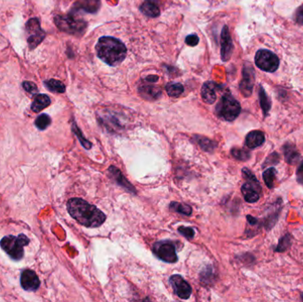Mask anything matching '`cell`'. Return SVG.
I'll return each instance as SVG.
<instances>
[{
    "label": "cell",
    "mask_w": 303,
    "mask_h": 302,
    "mask_svg": "<svg viewBox=\"0 0 303 302\" xmlns=\"http://www.w3.org/2000/svg\"><path fill=\"white\" fill-rule=\"evenodd\" d=\"M281 207H282V200L278 199V201H276L272 206L269 207L267 215L265 216L264 220H263V225L267 230H271L278 222V217L280 215Z\"/></svg>",
    "instance_id": "14"
},
{
    "label": "cell",
    "mask_w": 303,
    "mask_h": 302,
    "mask_svg": "<svg viewBox=\"0 0 303 302\" xmlns=\"http://www.w3.org/2000/svg\"><path fill=\"white\" fill-rule=\"evenodd\" d=\"M169 208L172 211H175L176 213L181 214L184 216H191L192 213V209L189 205L179 203V202H171L169 205Z\"/></svg>",
    "instance_id": "26"
},
{
    "label": "cell",
    "mask_w": 303,
    "mask_h": 302,
    "mask_svg": "<svg viewBox=\"0 0 303 302\" xmlns=\"http://www.w3.org/2000/svg\"><path fill=\"white\" fill-rule=\"evenodd\" d=\"M291 244H292V236L290 234H286L281 238L275 251L278 252V253L286 252L288 248L290 247Z\"/></svg>",
    "instance_id": "30"
},
{
    "label": "cell",
    "mask_w": 303,
    "mask_h": 302,
    "mask_svg": "<svg viewBox=\"0 0 303 302\" xmlns=\"http://www.w3.org/2000/svg\"><path fill=\"white\" fill-rule=\"evenodd\" d=\"M296 179L297 181L303 185V161L297 169Z\"/></svg>",
    "instance_id": "38"
},
{
    "label": "cell",
    "mask_w": 303,
    "mask_h": 302,
    "mask_svg": "<svg viewBox=\"0 0 303 302\" xmlns=\"http://www.w3.org/2000/svg\"><path fill=\"white\" fill-rule=\"evenodd\" d=\"M221 86L212 81H208L203 84L201 88V97L205 103L214 104L217 99V92L220 89Z\"/></svg>",
    "instance_id": "15"
},
{
    "label": "cell",
    "mask_w": 303,
    "mask_h": 302,
    "mask_svg": "<svg viewBox=\"0 0 303 302\" xmlns=\"http://www.w3.org/2000/svg\"><path fill=\"white\" fill-rule=\"evenodd\" d=\"M72 130H73L74 133L76 134V136L78 137V139H79L80 142L82 144V146H83L85 149H91L93 145H92V143H91L90 141H88L85 137H83L82 131H80L79 128L77 127V125L75 121H74L73 124H72Z\"/></svg>",
    "instance_id": "31"
},
{
    "label": "cell",
    "mask_w": 303,
    "mask_h": 302,
    "mask_svg": "<svg viewBox=\"0 0 303 302\" xmlns=\"http://www.w3.org/2000/svg\"><path fill=\"white\" fill-rule=\"evenodd\" d=\"M29 244V239L24 234L4 237L0 241V246L14 261L22 260L24 255V246Z\"/></svg>",
    "instance_id": "3"
},
{
    "label": "cell",
    "mask_w": 303,
    "mask_h": 302,
    "mask_svg": "<svg viewBox=\"0 0 303 302\" xmlns=\"http://www.w3.org/2000/svg\"><path fill=\"white\" fill-rule=\"evenodd\" d=\"M140 11L145 15L152 18L158 17L161 13L157 0H145L141 5Z\"/></svg>",
    "instance_id": "21"
},
{
    "label": "cell",
    "mask_w": 303,
    "mask_h": 302,
    "mask_svg": "<svg viewBox=\"0 0 303 302\" xmlns=\"http://www.w3.org/2000/svg\"><path fill=\"white\" fill-rule=\"evenodd\" d=\"M145 80L147 83H156L157 81L159 80V77H157V76H148V77H146Z\"/></svg>",
    "instance_id": "40"
},
{
    "label": "cell",
    "mask_w": 303,
    "mask_h": 302,
    "mask_svg": "<svg viewBox=\"0 0 303 302\" xmlns=\"http://www.w3.org/2000/svg\"><path fill=\"white\" fill-rule=\"evenodd\" d=\"M100 7V0H79L74 6V10H83L89 13H95Z\"/></svg>",
    "instance_id": "19"
},
{
    "label": "cell",
    "mask_w": 303,
    "mask_h": 302,
    "mask_svg": "<svg viewBox=\"0 0 303 302\" xmlns=\"http://www.w3.org/2000/svg\"><path fill=\"white\" fill-rule=\"evenodd\" d=\"M259 100H260V105L262 108L263 115H264V117H266L271 109V101L268 95L265 93L264 89L262 85L260 86V88H259Z\"/></svg>",
    "instance_id": "23"
},
{
    "label": "cell",
    "mask_w": 303,
    "mask_h": 302,
    "mask_svg": "<svg viewBox=\"0 0 303 302\" xmlns=\"http://www.w3.org/2000/svg\"><path fill=\"white\" fill-rule=\"evenodd\" d=\"M194 138L196 142L199 144V146L208 153H212L215 148L217 147V144L207 137H202V136H195Z\"/></svg>",
    "instance_id": "24"
},
{
    "label": "cell",
    "mask_w": 303,
    "mask_h": 302,
    "mask_svg": "<svg viewBox=\"0 0 303 302\" xmlns=\"http://www.w3.org/2000/svg\"><path fill=\"white\" fill-rule=\"evenodd\" d=\"M184 86L181 83H169L166 85V92L169 96L176 98L184 93Z\"/></svg>",
    "instance_id": "28"
},
{
    "label": "cell",
    "mask_w": 303,
    "mask_h": 302,
    "mask_svg": "<svg viewBox=\"0 0 303 302\" xmlns=\"http://www.w3.org/2000/svg\"><path fill=\"white\" fill-rule=\"evenodd\" d=\"M109 175L114 181H115L116 184L121 185V187L124 188L125 190H127L130 192L136 194L137 191L135 190V188L128 182L127 179H125L124 175L121 174L120 169L115 168L114 166H111L109 169Z\"/></svg>",
    "instance_id": "16"
},
{
    "label": "cell",
    "mask_w": 303,
    "mask_h": 302,
    "mask_svg": "<svg viewBox=\"0 0 303 302\" xmlns=\"http://www.w3.org/2000/svg\"><path fill=\"white\" fill-rule=\"evenodd\" d=\"M294 19L295 23L303 25V5L297 8L294 14Z\"/></svg>",
    "instance_id": "36"
},
{
    "label": "cell",
    "mask_w": 303,
    "mask_h": 302,
    "mask_svg": "<svg viewBox=\"0 0 303 302\" xmlns=\"http://www.w3.org/2000/svg\"><path fill=\"white\" fill-rule=\"evenodd\" d=\"M55 24L61 31L71 35H81L86 29L87 24L83 20L77 19L74 15H58L55 18Z\"/></svg>",
    "instance_id": "6"
},
{
    "label": "cell",
    "mask_w": 303,
    "mask_h": 302,
    "mask_svg": "<svg viewBox=\"0 0 303 302\" xmlns=\"http://www.w3.org/2000/svg\"><path fill=\"white\" fill-rule=\"evenodd\" d=\"M277 175V170L275 168H269L266 169L262 174V179L264 181L265 185L269 189H273L275 187V179Z\"/></svg>",
    "instance_id": "25"
},
{
    "label": "cell",
    "mask_w": 303,
    "mask_h": 302,
    "mask_svg": "<svg viewBox=\"0 0 303 302\" xmlns=\"http://www.w3.org/2000/svg\"><path fill=\"white\" fill-rule=\"evenodd\" d=\"M279 159H280V156L278 153L274 152V153H271L266 158L264 163L262 164V168H266V167L271 165H276V164L279 163Z\"/></svg>",
    "instance_id": "33"
},
{
    "label": "cell",
    "mask_w": 303,
    "mask_h": 302,
    "mask_svg": "<svg viewBox=\"0 0 303 302\" xmlns=\"http://www.w3.org/2000/svg\"><path fill=\"white\" fill-rule=\"evenodd\" d=\"M21 286L25 291L35 292L40 287V280L35 271L25 270L21 275Z\"/></svg>",
    "instance_id": "13"
},
{
    "label": "cell",
    "mask_w": 303,
    "mask_h": 302,
    "mask_svg": "<svg viewBox=\"0 0 303 302\" xmlns=\"http://www.w3.org/2000/svg\"><path fill=\"white\" fill-rule=\"evenodd\" d=\"M243 177L246 183L241 187V192L245 201L248 203H255L260 200L262 193V187L255 175L247 168L242 169Z\"/></svg>",
    "instance_id": "5"
},
{
    "label": "cell",
    "mask_w": 303,
    "mask_h": 302,
    "mask_svg": "<svg viewBox=\"0 0 303 302\" xmlns=\"http://www.w3.org/2000/svg\"><path fill=\"white\" fill-rule=\"evenodd\" d=\"M27 41L29 49H34L41 43L45 38V32L41 29L39 20L37 18L29 20L26 25Z\"/></svg>",
    "instance_id": "9"
},
{
    "label": "cell",
    "mask_w": 303,
    "mask_h": 302,
    "mask_svg": "<svg viewBox=\"0 0 303 302\" xmlns=\"http://www.w3.org/2000/svg\"><path fill=\"white\" fill-rule=\"evenodd\" d=\"M255 62V65L262 71L273 73L278 70L280 61L274 52L262 49L256 51Z\"/></svg>",
    "instance_id": "7"
},
{
    "label": "cell",
    "mask_w": 303,
    "mask_h": 302,
    "mask_svg": "<svg viewBox=\"0 0 303 302\" xmlns=\"http://www.w3.org/2000/svg\"><path fill=\"white\" fill-rule=\"evenodd\" d=\"M153 252L157 257L168 263L176 262L179 259L175 251V244L169 240L156 242L153 245Z\"/></svg>",
    "instance_id": "8"
},
{
    "label": "cell",
    "mask_w": 303,
    "mask_h": 302,
    "mask_svg": "<svg viewBox=\"0 0 303 302\" xmlns=\"http://www.w3.org/2000/svg\"><path fill=\"white\" fill-rule=\"evenodd\" d=\"M231 155L235 159L242 161V162H246L247 159H250V157H251V154H250L248 151L242 149V148H237V147H234L231 149Z\"/></svg>",
    "instance_id": "32"
},
{
    "label": "cell",
    "mask_w": 303,
    "mask_h": 302,
    "mask_svg": "<svg viewBox=\"0 0 303 302\" xmlns=\"http://www.w3.org/2000/svg\"><path fill=\"white\" fill-rule=\"evenodd\" d=\"M255 74L254 67L250 63H245L243 66L242 80L239 83V89L245 97L252 95L253 89L255 85Z\"/></svg>",
    "instance_id": "10"
},
{
    "label": "cell",
    "mask_w": 303,
    "mask_h": 302,
    "mask_svg": "<svg viewBox=\"0 0 303 302\" xmlns=\"http://www.w3.org/2000/svg\"><path fill=\"white\" fill-rule=\"evenodd\" d=\"M199 41H200L199 37L195 35V34L187 35L186 39H185V44L189 45V46H196V45H198Z\"/></svg>",
    "instance_id": "37"
},
{
    "label": "cell",
    "mask_w": 303,
    "mask_h": 302,
    "mask_svg": "<svg viewBox=\"0 0 303 302\" xmlns=\"http://www.w3.org/2000/svg\"><path fill=\"white\" fill-rule=\"evenodd\" d=\"M283 152H284V159L288 164L295 165L300 161V154L294 144H284Z\"/></svg>",
    "instance_id": "18"
},
{
    "label": "cell",
    "mask_w": 303,
    "mask_h": 302,
    "mask_svg": "<svg viewBox=\"0 0 303 302\" xmlns=\"http://www.w3.org/2000/svg\"><path fill=\"white\" fill-rule=\"evenodd\" d=\"M233 52V43L228 26H223L221 33V58L222 61H228Z\"/></svg>",
    "instance_id": "12"
},
{
    "label": "cell",
    "mask_w": 303,
    "mask_h": 302,
    "mask_svg": "<svg viewBox=\"0 0 303 302\" xmlns=\"http://www.w3.org/2000/svg\"><path fill=\"white\" fill-rule=\"evenodd\" d=\"M23 85L26 92H28L30 94H37L39 92L38 86L35 85V83H31V82H24Z\"/></svg>",
    "instance_id": "35"
},
{
    "label": "cell",
    "mask_w": 303,
    "mask_h": 302,
    "mask_svg": "<svg viewBox=\"0 0 303 302\" xmlns=\"http://www.w3.org/2000/svg\"><path fill=\"white\" fill-rule=\"evenodd\" d=\"M51 104V99L45 94H38L32 103V111L39 113L43 109H46Z\"/></svg>",
    "instance_id": "22"
},
{
    "label": "cell",
    "mask_w": 303,
    "mask_h": 302,
    "mask_svg": "<svg viewBox=\"0 0 303 302\" xmlns=\"http://www.w3.org/2000/svg\"><path fill=\"white\" fill-rule=\"evenodd\" d=\"M179 232L180 234H182L185 238L188 239H191L194 237V229L190 227H185V226H181L179 227Z\"/></svg>",
    "instance_id": "34"
},
{
    "label": "cell",
    "mask_w": 303,
    "mask_h": 302,
    "mask_svg": "<svg viewBox=\"0 0 303 302\" xmlns=\"http://www.w3.org/2000/svg\"><path fill=\"white\" fill-rule=\"evenodd\" d=\"M246 220H247V222H248L250 225H259V220L257 218H255V217H251V216H246Z\"/></svg>",
    "instance_id": "39"
},
{
    "label": "cell",
    "mask_w": 303,
    "mask_h": 302,
    "mask_svg": "<svg viewBox=\"0 0 303 302\" xmlns=\"http://www.w3.org/2000/svg\"><path fill=\"white\" fill-rule=\"evenodd\" d=\"M95 49L98 57L109 66H118L127 55L124 44L113 37L100 38Z\"/></svg>",
    "instance_id": "2"
},
{
    "label": "cell",
    "mask_w": 303,
    "mask_h": 302,
    "mask_svg": "<svg viewBox=\"0 0 303 302\" xmlns=\"http://www.w3.org/2000/svg\"><path fill=\"white\" fill-rule=\"evenodd\" d=\"M67 211L81 225L88 228H97L105 223V215L98 207L79 198L67 201Z\"/></svg>",
    "instance_id": "1"
},
{
    "label": "cell",
    "mask_w": 303,
    "mask_h": 302,
    "mask_svg": "<svg viewBox=\"0 0 303 302\" xmlns=\"http://www.w3.org/2000/svg\"><path fill=\"white\" fill-rule=\"evenodd\" d=\"M45 84L48 90H50L54 93H63L66 91V86L64 85V83H61V81H58V80H48L45 81Z\"/></svg>",
    "instance_id": "27"
},
{
    "label": "cell",
    "mask_w": 303,
    "mask_h": 302,
    "mask_svg": "<svg viewBox=\"0 0 303 302\" xmlns=\"http://www.w3.org/2000/svg\"><path fill=\"white\" fill-rule=\"evenodd\" d=\"M51 117L46 114H42L39 115V117L37 118L35 121V127L38 128L40 131H45L46 130L50 124H51Z\"/></svg>",
    "instance_id": "29"
},
{
    "label": "cell",
    "mask_w": 303,
    "mask_h": 302,
    "mask_svg": "<svg viewBox=\"0 0 303 302\" xmlns=\"http://www.w3.org/2000/svg\"><path fill=\"white\" fill-rule=\"evenodd\" d=\"M139 94L142 96L144 99H148V100H155L159 99L162 95V91L157 88L153 84H144L138 88Z\"/></svg>",
    "instance_id": "20"
},
{
    "label": "cell",
    "mask_w": 303,
    "mask_h": 302,
    "mask_svg": "<svg viewBox=\"0 0 303 302\" xmlns=\"http://www.w3.org/2000/svg\"><path fill=\"white\" fill-rule=\"evenodd\" d=\"M265 142V135L261 131H253L246 137V146L249 149H255L262 146Z\"/></svg>",
    "instance_id": "17"
},
{
    "label": "cell",
    "mask_w": 303,
    "mask_h": 302,
    "mask_svg": "<svg viewBox=\"0 0 303 302\" xmlns=\"http://www.w3.org/2000/svg\"><path fill=\"white\" fill-rule=\"evenodd\" d=\"M241 111L239 101L234 99L230 93H225L218 102L216 113L217 116L224 121H233L236 120Z\"/></svg>",
    "instance_id": "4"
},
{
    "label": "cell",
    "mask_w": 303,
    "mask_h": 302,
    "mask_svg": "<svg viewBox=\"0 0 303 302\" xmlns=\"http://www.w3.org/2000/svg\"><path fill=\"white\" fill-rule=\"evenodd\" d=\"M169 283L172 286L175 294L179 296L180 299H187L190 298L192 293L191 286L181 276L173 275L169 278Z\"/></svg>",
    "instance_id": "11"
}]
</instances>
